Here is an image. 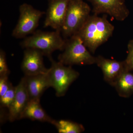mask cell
<instances>
[{
	"instance_id": "obj_5",
	"label": "cell",
	"mask_w": 133,
	"mask_h": 133,
	"mask_svg": "<svg viewBox=\"0 0 133 133\" xmlns=\"http://www.w3.org/2000/svg\"><path fill=\"white\" fill-rule=\"evenodd\" d=\"M49 59L51 66L48 73L51 87L54 88L57 97H63L71 85L78 77L79 73L71 66L56 62L52 57Z\"/></svg>"
},
{
	"instance_id": "obj_2",
	"label": "cell",
	"mask_w": 133,
	"mask_h": 133,
	"mask_svg": "<svg viewBox=\"0 0 133 133\" xmlns=\"http://www.w3.org/2000/svg\"><path fill=\"white\" fill-rule=\"evenodd\" d=\"M61 31H44L36 30L31 36L24 38L20 43L23 49L31 48L38 50L49 58L56 51L63 50L66 39L62 36Z\"/></svg>"
},
{
	"instance_id": "obj_15",
	"label": "cell",
	"mask_w": 133,
	"mask_h": 133,
	"mask_svg": "<svg viewBox=\"0 0 133 133\" xmlns=\"http://www.w3.org/2000/svg\"><path fill=\"white\" fill-rule=\"evenodd\" d=\"M51 124L59 133H81L85 131L83 125L67 120H53Z\"/></svg>"
},
{
	"instance_id": "obj_3",
	"label": "cell",
	"mask_w": 133,
	"mask_h": 133,
	"mask_svg": "<svg viewBox=\"0 0 133 133\" xmlns=\"http://www.w3.org/2000/svg\"><path fill=\"white\" fill-rule=\"evenodd\" d=\"M90 7L83 0H70L61 32L65 39L76 35L81 29L91 12Z\"/></svg>"
},
{
	"instance_id": "obj_17",
	"label": "cell",
	"mask_w": 133,
	"mask_h": 133,
	"mask_svg": "<svg viewBox=\"0 0 133 133\" xmlns=\"http://www.w3.org/2000/svg\"><path fill=\"white\" fill-rule=\"evenodd\" d=\"M128 49V55L123 62L126 71L131 72L133 70V39L129 42Z\"/></svg>"
},
{
	"instance_id": "obj_14",
	"label": "cell",
	"mask_w": 133,
	"mask_h": 133,
	"mask_svg": "<svg viewBox=\"0 0 133 133\" xmlns=\"http://www.w3.org/2000/svg\"><path fill=\"white\" fill-rule=\"evenodd\" d=\"M114 87L120 97H130L133 94V73L124 72L116 81Z\"/></svg>"
},
{
	"instance_id": "obj_9",
	"label": "cell",
	"mask_w": 133,
	"mask_h": 133,
	"mask_svg": "<svg viewBox=\"0 0 133 133\" xmlns=\"http://www.w3.org/2000/svg\"><path fill=\"white\" fill-rule=\"evenodd\" d=\"M42 52L35 49H25L21 69L25 76L45 74L49 69L45 67Z\"/></svg>"
},
{
	"instance_id": "obj_16",
	"label": "cell",
	"mask_w": 133,
	"mask_h": 133,
	"mask_svg": "<svg viewBox=\"0 0 133 133\" xmlns=\"http://www.w3.org/2000/svg\"><path fill=\"white\" fill-rule=\"evenodd\" d=\"M15 94L16 87H14L11 83L6 92L0 98L1 107L9 109L14 99Z\"/></svg>"
},
{
	"instance_id": "obj_10",
	"label": "cell",
	"mask_w": 133,
	"mask_h": 133,
	"mask_svg": "<svg viewBox=\"0 0 133 133\" xmlns=\"http://www.w3.org/2000/svg\"><path fill=\"white\" fill-rule=\"evenodd\" d=\"M95 64L102 71L105 81L113 87L122 74L126 71L123 61L107 59L99 55L96 57Z\"/></svg>"
},
{
	"instance_id": "obj_8",
	"label": "cell",
	"mask_w": 133,
	"mask_h": 133,
	"mask_svg": "<svg viewBox=\"0 0 133 133\" xmlns=\"http://www.w3.org/2000/svg\"><path fill=\"white\" fill-rule=\"evenodd\" d=\"M70 0H48V7L45 13L44 28L49 27L61 31L66 10Z\"/></svg>"
},
{
	"instance_id": "obj_13",
	"label": "cell",
	"mask_w": 133,
	"mask_h": 133,
	"mask_svg": "<svg viewBox=\"0 0 133 133\" xmlns=\"http://www.w3.org/2000/svg\"><path fill=\"white\" fill-rule=\"evenodd\" d=\"M27 118L33 121L51 124L54 119L49 116L42 107L40 99H30L22 113L20 119Z\"/></svg>"
},
{
	"instance_id": "obj_1",
	"label": "cell",
	"mask_w": 133,
	"mask_h": 133,
	"mask_svg": "<svg viewBox=\"0 0 133 133\" xmlns=\"http://www.w3.org/2000/svg\"><path fill=\"white\" fill-rule=\"evenodd\" d=\"M114 29L108 20L107 15L100 17L93 14L90 16L76 35L81 38L89 51L94 54L100 46L112 36Z\"/></svg>"
},
{
	"instance_id": "obj_7",
	"label": "cell",
	"mask_w": 133,
	"mask_h": 133,
	"mask_svg": "<svg viewBox=\"0 0 133 133\" xmlns=\"http://www.w3.org/2000/svg\"><path fill=\"white\" fill-rule=\"evenodd\" d=\"M91 3L94 14L108 15L118 21L125 20L129 11L125 0H88Z\"/></svg>"
},
{
	"instance_id": "obj_6",
	"label": "cell",
	"mask_w": 133,
	"mask_h": 133,
	"mask_svg": "<svg viewBox=\"0 0 133 133\" xmlns=\"http://www.w3.org/2000/svg\"><path fill=\"white\" fill-rule=\"evenodd\" d=\"M19 11V20L12 31V36L16 38H24L36 30L40 19L45 13L27 3L21 5Z\"/></svg>"
},
{
	"instance_id": "obj_19",
	"label": "cell",
	"mask_w": 133,
	"mask_h": 133,
	"mask_svg": "<svg viewBox=\"0 0 133 133\" xmlns=\"http://www.w3.org/2000/svg\"><path fill=\"white\" fill-rule=\"evenodd\" d=\"M11 83L8 79V76L0 77V98L6 92L10 87Z\"/></svg>"
},
{
	"instance_id": "obj_12",
	"label": "cell",
	"mask_w": 133,
	"mask_h": 133,
	"mask_svg": "<svg viewBox=\"0 0 133 133\" xmlns=\"http://www.w3.org/2000/svg\"><path fill=\"white\" fill-rule=\"evenodd\" d=\"M48 72L34 76H24L30 99H40L44 92L51 87Z\"/></svg>"
},
{
	"instance_id": "obj_18",
	"label": "cell",
	"mask_w": 133,
	"mask_h": 133,
	"mask_svg": "<svg viewBox=\"0 0 133 133\" xmlns=\"http://www.w3.org/2000/svg\"><path fill=\"white\" fill-rule=\"evenodd\" d=\"M10 71L8 66L6 54L4 50H0V77L9 76Z\"/></svg>"
},
{
	"instance_id": "obj_4",
	"label": "cell",
	"mask_w": 133,
	"mask_h": 133,
	"mask_svg": "<svg viewBox=\"0 0 133 133\" xmlns=\"http://www.w3.org/2000/svg\"><path fill=\"white\" fill-rule=\"evenodd\" d=\"M87 49L79 36L74 35L66 39L63 52L58 56V61L71 66L95 64L96 57L91 55Z\"/></svg>"
},
{
	"instance_id": "obj_11",
	"label": "cell",
	"mask_w": 133,
	"mask_h": 133,
	"mask_svg": "<svg viewBox=\"0 0 133 133\" xmlns=\"http://www.w3.org/2000/svg\"><path fill=\"white\" fill-rule=\"evenodd\" d=\"M29 100L24 76L16 87L15 96L11 107L8 109V119L11 122L20 119L22 113Z\"/></svg>"
}]
</instances>
